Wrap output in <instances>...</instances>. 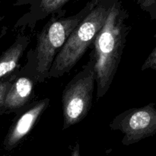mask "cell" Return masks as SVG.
I'll return each mask as SVG.
<instances>
[{"label":"cell","instance_id":"cell-1","mask_svg":"<svg viewBox=\"0 0 156 156\" xmlns=\"http://www.w3.org/2000/svg\"><path fill=\"white\" fill-rule=\"evenodd\" d=\"M128 17L121 0H117L93 43L98 101L108 91L121 61L126 37L130 30L126 24Z\"/></svg>","mask_w":156,"mask_h":156},{"label":"cell","instance_id":"cell-2","mask_svg":"<svg viewBox=\"0 0 156 156\" xmlns=\"http://www.w3.org/2000/svg\"><path fill=\"white\" fill-rule=\"evenodd\" d=\"M116 1L100 0L79 23L55 57L48 79H57L71 71L94 43Z\"/></svg>","mask_w":156,"mask_h":156},{"label":"cell","instance_id":"cell-3","mask_svg":"<svg viewBox=\"0 0 156 156\" xmlns=\"http://www.w3.org/2000/svg\"><path fill=\"white\" fill-rule=\"evenodd\" d=\"M100 0H91L79 12L72 16L56 19L52 18L37 35L34 50V79L44 82L48 79L55 57L66 41L79 23L87 16Z\"/></svg>","mask_w":156,"mask_h":156},{"label":"cell","instance_id":"cell-4","mask_svg":"<svg viewBox=\"0 0 156 156\" xmlns=\"http://www.w3.org/2000/svg\"><path fill=\"white\" fill-rule=\"evenodd\" d=\"M95 83V59L91 58L82 70L67 84L62 94L63 129L82 121L92 105Z\"/></svg>","mask_w":156,"mask_h":156},{"label":"cell","instance_id":"cell-5","mask_svg":"<svg viewBox=\"0 0 156 156\" xmlns=\"http://www.w3.org/2000/svg\"><path fill=\"white\" fill-rule=\"evenodd\" d=\"M111 130L123 134L122 144L129 146L156 134V108L150 103L143 108H130L116 116L110 124Z\"/></svg>","mask_w":156,"mask_h":156},{"label":"cell","instance_id":"cell-6","mask_svg":"<svg viewBox=\"0 0 156 156\" xmlns=\"http://www.w3.org/2000/svg\"><path fill=\"white\" fill-rule=\"evenodd\" d=\"M49 105L50 99L47 98L36 101L12 123L3 141L5 150L11 151L18 146L33 129Z\"/></svg>","mask_w":156,"mask_h":156},{"label":"cell","instance_id":"cell-7","mask_svg":"<svg viewBox=\"0 0 156 156\" xmlns=\"http://www.w3.org/2000/svg\"><path fill=\"white\" fill-rule=\"evenodd\" d=\"M70 0H18L15 6L29 5V10L17 22L16 27L28 25L34 27L39 21L50 15L59 13L62 7Z\"/></svg>","mask_w":156,"mask_h":156},{"label":"cell","instance_id":"cell-8","mask_svg":"<svg viewBox=\"0 0 156 156\" xmlns=\"http://www.w3.org/2000/svg\"><path fill=\"white\" fill-rule=\"evenodd\" d=\"M34 82L30 77L17 76L14 79L4 103L6 112H15L21 109L31 98Z\"/></svg>","mask_w":156,"mask_h":156},{"label":"cell","instance_id":"cell-9","mask_svg":"<svg viewBox=\"0 0 156 156\" xmlns=\"http://www.w3.org/2000/svg\"><path fill=\"white\" fill-rule=\"evenodd\" d=\"M30 44L27 35H18L13 44L0 56V80L16 72L24 50Z\"/></svg>","mask_w":156,"mask_h":156},{"label":"cell","instance_id":"cell-10","mask_svg":"<svg viewBox=\"0 0 156 156\" xmlns=\"http://www.w3.org/2000/svg\"><path fill=\"white\" fill-rule=\"evenodd\" d=\"M17 76L16 72L12 73L10 76L4 78L2 80H0V115L6 113L5 110L4 108V103L5 100L6 94L13 82L14 79Z\"/></svg>","mask_w":156,"mask_h":156},{"label":"cell","instance_id":"cell-11","mask_svg":"<svg viewBox=\"0 0 156 156\" xmlns=\"http://www.w3.org/2000/svg\"><path fill=\"white\" fill-rule=\"evenodd\" d=\"M140 9L149 15L151 20L156 19V0H136Z\"/></svg>","mask_w":156,"mask_h":156},{"label":"cell","instance_id":"cell-12","mask_svg":"<svg viewBox=\"0 0 156 156\" xmlns=\"http://www.w3.org/2000/svg\"><path fill=\"white\" fill-rule=\"evenodd\" d=\"M148 69H153L156 71V46L155 48L153 49V50L151 52V53L148 56L146 60L145 61L143 65L142 66L141 69L143 71V70Z\"/></svg>","mask_w":156,"mask_h":156},{"label":"cell","instance_id":"cell-13","mask_svg":"<svg viewBox=\"0 0 156 156\" xmlns=\"http://www.w3.org/2000/svg\"><path fill=\"white\" fill-rule=\"evenodd\" d=\"M70 156H80V146H79V143L78 142L75 144Z\"/></svg>","mask_w":156,"mask_h":156},{"label":"cell","instance_id":"cell-14","mask_svg":"<svg viewBox=\"0 0 156 156\" xmlns=\"http://www.w3.org/2000/svg\"><path fill=\"white\" fill-rule=\"evenodd\" d=\"M0 10H1V2H0ZM2 19V17H0V20Z\"/></svg>","mask_w":156,"mask_h":156}]
</instances>
